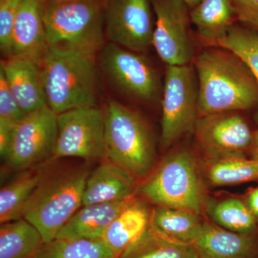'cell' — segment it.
Returning a JSON list of instances; mask_svg holds the SVG:
<instances>
[{
    "label": "cell",
    "instance_id": "obj_1",
    "mask_svg": "<svg viewBox=\"0 0 258 258\" xmlns=\"http://www.w3.org/2000/svg\"><path fill=\"white\" fill-rule=\"evenodd\" d=\"M194 68L198 76L199 117L258 106L257 81L232 51L207 49L194 59Z\"/></svg>",
    "mask_w": 258,
    "mask_h": 258
},
{
    "label": "cell",
    "instance_id": "obj_2",
    "mask_svg": "<svg viewBox=\"0 0 258 258\" xmlns=\"http://www.w3.org/2000/svg\"><path fill=\"white\" fill-rule=\"evenodd\" d=\"M40 67L47 106L57 115L96 106L98 79L94 55L49 47Z\"/></svg>",
    "mask_w": 258,
    "mask_h": 258
},
{
    "label": "cell",
    "instance_id": "obj_3",
    "mask_svg": "<svg viewBox=\"0 0 258 258\" xmlns=\"http://www.w3.org/2000/svg\"><path fill=\"white\" fill-rule=\"evenodd\" d=\"M89 174L81 169L42 173L24 207L23 218L40 232L44 243L56 238L66 222L83 206Z\"/></svg>",
    "mask_w": 258,
    "mask_h": 258
},
{
    "label": "cell",
    "instance_id": "obj_4",
    "mask_svg": "<svg viewBox=\"0 0 258 258\" xmlns=\"http://www.w3.org/2000/svg\"><path fill=\"white\" fill-rule=\"evenodd\" d=\"M137 191L157 206L200 215L208 198L203 171L193 153L179 149L166 156Z\"/></svg>",
    "mask_w": 258,
    "mask_h": 258
},
{
    "label": "cell",
    "instance_id": "obj_5",
    "mask_svg": "<svg viewBox=\"0 0 258 258\" xmlns=\"http://www.w3.org/2000/svg\"><path fill=\"white\" fill-rule=\"evenodd\" d=\"M42 16L49 47L103 49L104 0H42Z\"/></svg>",
    "mask_w": 258,
    "mask_h": 258
},
{
    "label": "cell",
    "instance_id": "obj_6",
    "mask_svg": "<svg viewBox=\"0 0 258 258\" xmlns=\"http://www.w3.org/2000/svg\"><path fill=\"white\" fill-rule=\"evenodd\" d=\"M106 159L136 178L147 176L156 164L154 138L142 117L115 101L105 113Z\"/></svg>",
    "mask_w": 258,
    "mask_h": 258
},
{
    "label": "cell",
    "instance_id": "obj_7",
    "mask_svg": "<svg viewBox=\"0 0 258 258\" xmlns=\"http://www.w3.org/2000/svg\"><path fill=\"white\" fill-rule=\"evenodd\" d=\"M191 64L167 66L164 81L161 146L171 147L195 131L199 118L198 86Z\"/></svg>",
    "mask_w": 258,
    "mask_h": 258
},
{
    "label": "cell",
    "instance_id": "obj_8",
    "mask_svg": "<svg viewBox=\"0 0 258 258\" xmlns=\"http://www.w3.org/2000/svg\"><path fill=\"white\" fill-rule=\"evenodd\" d=\"M194 133L205 162L244 159L253 147L254 132L235 111L199 117Z\"/></svg>",
    "mask_w": 258,
    "mask_h": 258
},
{
    "label": "cell",
    "instance_id": "obj_9",
    "mask_svg": "<svg viewBox=\"0 0 258 258\" xmlns=\"http://www.w3.org/2000/svg\"><path fill=\"white\" fill-rule=\"evenodd\" d=\"M58 137L53 159L106 158L105 113L96 106L74 108L57 115Z\"/></svg>",
    "mask_w": 258,
    "mask_h": 258
},
{
    "label": "cell",
    "instance_id": "obj_10",
    "mask_svg": "<svg viewBox=\"0 0 258 258\" xmlns=\"http://www.w3.org/2000/svg\"><path fill=\"white\" fill-rule=\"evenodd\" d=\"M58 137L57 114L48 106L29 113L15 127L7 161L25 170L53 158Z\"/></svg>",
    "mask_w": 258,
    "mask_h": 258
},
{
    "label": "cell",
    "instance_id": "obj_11",
    "mask_svg": "<svg viewBox=\"0 0 258 258\" xmlns=\"http://www.w3.org/2000/svg\"><path fill=\"white\" fill-rule=\"evenodd\" d=\"M104 21L112 43L137 52L152 45L155 25L149 0H104Z\"/></svg>",
    "mask_w": 258,
    "mask_h": 258
},
{
    "label": "cell",
    "instance_id": "obj_12",
    "mask_svg": "<svg viewBox=\"0 0 258 258\" xmlns=\"http://www.w3.org/2000/svg\"><path fill=\"white\" fill-rule=\"evenodd\" d=\"M156 24L152 45L167 66H186L192 60L188 32V5L183 0H153Z\"/></svg>",
    "mask_w": 258,
    "mask_h": 258
},
{
    "label": "cell",
    "instance_id": "obj_13",
    "mask_svg": "<svg viewBox=\"0 0 258 258\" xmlns=\"http://www.w3.org/2000/svg\"><path fill=\"white\" fill-rule=\"evenodd\" d=\"M99 62L102 71L122 92L142 101L155 98L157 75L143 56L111 42L102 49Z\"/></svg>",
    "mask_w": 258,
    "mask_h": 258
},
{
    "label": "cell",
    "instance_id": "obj_14",
    "mask_svg": "<svg viewBox=\"0 0 258 258\" xmlns=\"http://www.w3.org/2000/svg\"><path fill=\"white\" fill-rule=\"evenodd\" d=\"M48 47L42 0H23L13 26L8 57L28 58L40 66Z\"/></svg>",
    "mask_w": 258,
    "mask_h": 258
},
{
    "label": "cell",
    "instance_id": "obj_15",
    "mask_svg": "<svg viewBox=\"0 0 258 258\" xmlns=\"http://www.w3.org/2000/svg\"><path fill=\"white\" fill-rule=\"evenodd\" d=\"M0 71L27 114L47 106L40 64L28 58L9 57L2 61Z\"/></svg>",
    "mask_w": 258,
    "mask_h": 258
},
{
    "label": "cell",
    "instance_id": "obj_16",
    "mask_svg": "<svg viewBox=\"0 0 258 258\" xmlns=\"http://www.w3.org/2000/svg\"><path fill=\"white\" fill-rule=\"evenodd\" d=\"M192 245L199 258H258V231L237 233L215 222L204 221Z\"/></svg>",
    "mask_w": 258,
    "mask_h": 258
},
{
    "label": "cell",
    "instance_id": "obj_17",
    "mask_svg": "<svg viewBox=\"0 0 258 258\" xmlns=\"http://www.w3.org/2000/svg\"><path fill=\"white\" fill-rule=\"evenodd\" d=\"M137 189V178L106 159L89 174L83 194V206L131 200L134 198Z\"/></svg>",
    "mask_w": 258,
    "mask_h": 258
},
{
    "label": "cell",
    "instance_id": "obj_18",
    "mask_svg": "<svg viewBox=\"0 0 258 258\" xmlns=\"http://www.w3.org/2000/svg\"><path fill=\"white\" fill-rule=\"evenodd\" d=\"M132 200L83 205L66 222L56 237L101 240L111 222Z\"/></svg>",
    "mask_w": 258,
    "mask_h": 258
},
{
    "label": "cell",
    "instance_id": "obj_19",
    "mask_svg": "<svg viewBox=\"0 0 258 258\" xmlns=\"http://www.w3.org/2000/svg\"><path fill=\"white\" fill-rule=\"evenodd\" d=\"M151 214L147 204L132 199L111 222L101 240L119 257L147 230Z\"/></svg>",
    "mask_w": 258,
    "mask_h": 258
},
{
    "label": "cell",
    "instance_id": "obj_20",
    "mask_svg": "<svg viewBox=\"0 0 258 258\" xmlns=\"http://www.w3.org/2000/svg\"><path fill=\"white\" fill-rule=\"evenodd\" d=\"M189 16L200 36L211 45L228 31L236 15L232 0H201Z\"/></svg>",
    "mask_w": 258,
    "mask_h": 258
},
{
    "label": "cell",
    "instance_id": "obj_21",
    "mask_svg": "<svg viewBox=\"0 0 258 258\" xmlns=\"http://www.w3.org/2000/svg\"><path fill=\"white\" fill-rule=\"evenodd\" d=\"M118 258H199L192 244L169 238L149 224Z\"/></svg>",
    "mask_w": 258,
    "mask_h": 258
},
{
    "label": "cell",
    "instance_id": "obj_22",
    "mask_svg": "<svg viewBox=\"0 0 258 258\" xmlns=\"http://www.w3.org/2000/svg\"><path fill=\"white\" fill-rule=\"evenodd\" d=\"M200 215L186 210L157 206L151 214L150 225L163 235L193 244L203 226Z\"/></svg>",
    "mask_w": 258,
    "mask_h": 258
},
{
    "label": "cell",
    "instance_id": "obj_23",
    "mask_svg": "<svg viewBox=\"0 0 258 258\" xmlns=\"http://www.w3.org/2000/svg\"><path fill=\"white\" fill-rule=\"evenodd\" d=\"M44 241L40 232L24 218L0 227V258H37Z\"/></svg>",
    "mask_w": 258,
    "mask_h": 258
},
{
    "label": "cell",
    "instance_id": "obj_24",
    "mask_svg": "<svg viewBox=\"0 0 258 258\" xmlns=\"http://www.w3.org/2000/svg\"><path fill=\"white\" fill-rule=\"evenodd\" d=\"M43 171L30 169L5 185L0 191V222L7 223L23 218V210L40 182Z\"/></svg>",
    "mask_w": 258,
    "mask_h": 258
},
{
    "label": "cell",
    "instance_id": "obj_25",
    "mask_svg": "<svg viewBox=\"0 0 258 258\" xmlns=\"http://www.w3.org/2000/svg\"><path fill=\"white\" fill-rule=\"evenodd\" d=\"M205 210L213 222L231 232L249 234L258 231L257 218L240 199L208 198Z\"/></svg>",
    "mask_w": 258,
    "mask_h": 258
},
{
    "label": "cell",
    "instance_id": "obj_26",
    "mask_svg": "<svg viewBox=\"0 0 258 258\" xmlns=\"http://www.w3.org/2000/svg\"><path fill=\"white\" fill-rule=\"evenodd\" d=\"M37 258H118L101 240L56 237L44 243Z\"/></svg>",
    "mask_w": 258,
    "mask_h": 258
},
{
    "label": "cell",
    "instance_id": "obj_27",
    "mask_svg": "<svg viewBox=\"0 0 258 258\" xmlns=\"http://www.w3.org/2000/svg\"><path fill=\"white\" fill-rule=\"evenodd\" d=\"M203 173L207 181L215 186L258 181V161L244 158L205 162Z\"/></svg>",
    "mask_w": 258,
    "mask_h": 258
},
{
    "label": "cell",
    "instance_id": "obj_28",
    "mask_svg": "<svg viewBox=\"0 0 258 258\" xmlns=\"http://www.w3.org/2000/svg\"><path fill=\"white\" fill-rule=\"evenodd\" d=\"M212 46L223 47L238 55L247 64L258 82V32L250 28L232 25ZM258 123V111L255 116Z\"/></svg>",
    "mask_w": 258,
    "mask_h": 258
},
{
    "label": "cell",
    "instance_id": "obj_29",
    "mask_svg": "<svg viewBox=\"0 0 258 258\" xmlns=\"http://www.w3.org/2000/svg\"><path fill=\"white\" fill-rule=\"evenodd\" d=\"M23 0H0V47L9 56L12 32Z\"/></svg>",
    "mask_w": 258,
    "mask_h": 258
},
{
    "label": "cell",
    "instance_id": "obj_30",
    "mask_svg": "<svg viewBox=\"0 0 258 258\" xmlns=\"http://www.w3.org/2000/svg\"><path fill=\"white\" fill-rule=\"evenodd\" d=\"M27 113L22 109L0 71V118L20 123Z\"/></svg>",
    "mask_w": 258,
    "mask_h": 258
},
{
    "label": "cell",
    "instance_id": "obj_31",
    "mask_svg": "<svg viewBox=\"0 0 258 258\" xmlns=\"http://www.w3.org/2000/svg\"><path fill=\"white\" fill-rule=\"evenodd\" d=\"M236 18L258 32V0H232Z\"/></svg>",
    "mask_w": 258,
    "mask_h": 258
},
{
    "label": "cell",
    "instance_id": "obj_32",
    "mask_svg": "<svg viewBox=\"0 0 258 258\" xmlns=\"http://www.w3.org/2000/svg\"><path fill=\"white\" fill-rule=\"evenodd\" d=\"M18 123L0 118V154L5 161L9 156L15 127Z\"/></svg>",
    "mask_w": 258,
    "mask_h": 258
},
{
    "label": "cell",
    "instance_id": "obj_33",
    "mask_svg": "<svg viewBox=\"0 0 258 258\" xmlns=\"http://www.w3.org/2000/svg\"><path fill=\"white\" fill-rule=\"evenodd\" d=\"M245 203L254 217L258 219V186L249 191L246 197Z\"/></svg>",
    "mask_w": 258,
    "mask_h": 258
},
{
    "label": "cell",
    "instance_id": "obj_34",
    "mask_svg": "<svg viewBox=\"0 0 258 258\" xmlns=\"http://www.w3.org/2000/svg\"><path fill=\"white\" fill-rule=\"evenodd\" d=\"M250 159L258 161V130L254 132V141L253 147L250 152Z\"/></svg>",
    "mask_w": 258,
    "mask_h": 258
},
{
    "label": "cell",
    "instance_id": "obj_35",
    "mask_svg": "<svg viewBox=\"0 0 258 258\" xmlns=\"http://www.w3.org/2000/svg\"><path fill=\"white\" fill-rule=\"evenodd\" d=\"M183 1L188 5L189 8L192 9V8H195V6H197L200 3L201 0H183Z\"/></svg>",
    "mask_w": 258,
    "mask_h": 258
}]
</instances>
